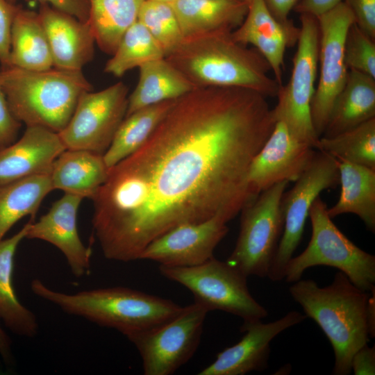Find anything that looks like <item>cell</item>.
<instances>
[{
  "instance_id": "obj_1",
  "label": "cell",
  "mask_w": 375,
  "mask_h": 375,
  "mask_svg": "<svg viewBox=\"0 0 375 375\" xmlns=\"http://www.w3.org/2000/svg\"><path fill=\"white\" fill-rule=\"evenodd\" d=\"M266 98L246 88L205 87L175 99L146 142L109 169L92 199L103 256L139 260L174 227L233 219L253 199L249 168L276 123Z\"/></svg>"
},
{
  "instance_id": "obj_2",
  "label": "cell",
  "mask_w": 375,
  "mask_h": 375,
  "mask_svg": "<svg viewBox=\"0 0 375 375\" xmlns=\"http://www.w3.org/2000/svg\"><path fill=\"white\" fill-rule=\"evenodd\" d=\"M165 58L197 88H242L276 97L280 87L265 58L234 41L231 32L184 38Z\"/></svg>"
},
{
  "instance_id": "obj_3",
  "label": "cell",
  "mask_w": 375,
  "mask_h": 375,
  "mask_svg": "<svg viewBox=\"0 0 375 375\" xmlns=\"http://www.w3.org/2000/svg\"><path fill=\"white\" fill-rule=\"evenodd\" d=\"M289 292L328 339L335 357L333 374H351L353 355L370 338L366 315L370 292L358 288L340 271L328 286L300 279Z\"/></svg>"
},
{
  "instance_id": "obj_4",
  "label": "cell",
  "mask_w": 375,
  "mask_h": 375,
  "mask_svg": "<svg viewBox=\"0 0 375 375\" xmlns=\"http://www.w3.org/2000/svg\"><path fill=\"white\" fill-rule=\"evenodd\" d=\"M31 289L37 297L69 315L116 329L124 335L161 324L178 314L183 307L169 299L125 287L65 293L35 278L31 283Z\"/></svg>"
},
{
  "instance_id": "obj_5",
  "label": "cell",
  "mask_w": 375,
  "mask_h": 375,
  "mask_svg": "<svg viewBox=\"0 0 375 375\" xmlns=\"http://www.w3.org/2000/svg\"><path fill=\"white\" fill-rule=\"evenodd\" d=\"M0 85L14 117L26 126L60 133L68 124L80 97L92 85L81 71H44L15 67L0 69Z\"/></svg>"
},
{
  "instance_id": "obj_6",
  "label": "cell",
  "mask_w": 375,
  "mask_h": 375,
  "mask_svg": "<svg viewBox=\"0 0 375 375\" xmlns=\"http://www.w3.org/2000/svg\"><path fill=\"white\" fill-rule=\"evenodd\" d=\"M326 203L318 197L308 217L312 233L307 247L288 261L284 279L294 283L315 266L338 269L358 288L370 292L375 288V256L353 243L335 225Z\"/></svg>"
},
{
  "instance_id": "obj_7",
  "label": "cell",
  "mask_w": 375,
  "mask_h": 375,
  "mask_svg": "<svg viewBox=\"0 0 375 375\" xmlns=\"http://www.w3.org/2000/svg\"><path fill=\"white\" fill-rule=\"evenodd\" d=\"M166 278L188 289L194 301L208 311L222 310L240 317L243 322L262 320L268 311L250 293L247 276L226 261L214 256L194 266L159 265Z\"/></svg>"
},
{
  "instance_id": "obj_8",
  "label": "cell",
  "mask_w": 375,
  "mask_h": 375,
  "mask_svg": "<svg viewBox=\"0 0 375 375\" xmlns=\"http://www.w3.org/2000/svg\"><path fill=\"white\" fill-rule=\"evenodd\" d=\"M288 183L262 191L240 211L239 235L226 261L247 277L268 276L283 231L281 201Z\"/></svg>"
},
{
  "instance_id": "obj_9",
  "label": "cell",
  "mask_w": 375,
  "mask_h": 375,
  "mask_svg": "<svg viewBox=\"0 0 375 375\" xmlns=\"http://www.w3.org/2000/svg\"><path fill=\"white\" fill-rule=\"evenodd\" d=\"M299 15L300 31L291 75L285 85H280L272 110L276 121H283L295 138L316 149L319 137L312 121L311 103L317 76L319 30L316 17Z\"/></svg>"
},
{
  "instance_id": "obj_10",
  "label": "cell",
  "mask_w": 375,
  "mask_h": 375,
  "mask_svg": "<svg viewBox=\"0 0 375 375\" xmlns=\"http://www.w3.org/2000/svg\"><path fill=\"white\" fill-rule=\"evenodd\" d=\"M208 310L194 302L172 319L125 335L138 351L145 375H170L188 362L201 340Z\"/></svg>"
},
{
  "instance_id": "obj_11",
  "label": "cell",
  "mask_w": 375,
  "mask_h": 375,
  "mask_svg": "<svg viewBox=\"0 0 375 375\" xmlns=\"http://www.w3.org/2000/svg\"><path fill=\"white\" fill-rule=\"evenodd\" d=\"M339 181L337 159L318 150L294 185L284 192L283 231L267 276L271 281L284 279L286 265L301 240L312 204L323 190L335 188Z\"/></svg>"
},
{
  "instance_id": "obj_12",
  "label": "cell",
  "mask_w": 375,
  "mask_h": 375,
  "mask_svg": "<svg viewBox=\"0 0 375 375\" xmlns=\"http://www.w3.org/2000/svg\"><path fill=\"white\" fill-rule=\"evenodd\" d=\"M127 86L117 82L79 98L67 126L58 135L66 149L87 150L103 155L126 117Z\"/></svg>"
},
{
  "instance_id": "obj_13",
  "label": "cell",
  "mask_w": 375,
  "mask_h": 375,
  "mask_svg": "<svg viewBox=\"0 0 375 375\" xmlns=\"http://www.w3.org/2000/svg\"><path fill=\"white\" fill-rule=\"evenodd\" d=\"M317 18L319 30V78L311 103V117L315 132L320 138L347 79L349 69L344 60V42L355 19L343 1Z\"/></svg>"
},
{
  "instance_id": "obj_14",
  "label": "cell",
  "mask_w": 375,
  "mask_h": 375,
  "mask_svg": "<svg viewBox=\"0 0 375 375\" xmlns=\"http://www.w3.org/2000/svg\"><path fill=\"white\" fill-rule=\"evenodd\" d=\"M315 153L313 147L295 138L283 121H276L249 168L248 184L251 197L256 198L277 183L297 181Z\"/></svg>"
},
{
  "instance_id": "obj_15",
  "label": "cell",
  "mask_w": 375,
  "mask_h": 375,
  "mask_svg": "<svg viewBox=\"0 0 375 375\" xmlns=\"http://www.w3.org/2000/svg\"><path fill=\"white\" fill-rule=\"evenodd\" d=\"M227 222L219 217L179 225L151 242L139 260L160 265L190 267L213 257L217 244L228 231Z\"/></svg>"
},
{
  "instance_id": "obj_16",
  "label": "cell",
  "mask_w": 375,
  "mask_h": 375,
  "mask_svg": "<svg viewBox=\"0 0 375 375\" xmlns=\"http://www.w3.org/2000/svg\"><path fill=\"white\" fill-rule=\"evenodd\" d=\"M306 319L305 314L292 310L269 323H262L261 320L243 322L240 331L244 335L241 340L219 352L216 359L198 374L244 375L253 371H264L268 367L272 340Z\"/></svg>"
},
{
  "instance_id": "obj_17",
  "label": "cell",
  "mask_w": 375,
  "mask_h": 375,
  "mask_svg": "<svg viewBox=\"0 0 375 375\" xmlns=\"http://www.w3.org/2000/svg\"><path fill=\"white\" fill-rule=\"evenodd\" d=\"M83 199L65 193L36 222H30L27 239L47 242L64 255L74 276L90 272L92 251L81 241L77 228V213Z\"/></svg>"
},
{
  "instance_id": "obj_18",
  "label": "cell",
  "mask_w": 375,
  "mask_h": 375,
  "mask_svg": "<svg viewBox=\"0 0 375 375\" xmlns=\"http://www.w3.org/2000/svg\"><path fill=\"white\" fill-rule=\"evenodd\" d=\"M299 31L293 22L283 24L277 20L262 0H249L246 17L231 32V38L241 44L253 46L267 61L275 80L281 85L285 51L297 43Z\"/></svg>"
},
{
  "instance_id": "obj_19",
  "label": "cell",
  "mask_w": 375,
  "mask_h": 375,
  "mask_svg": "<svg viewBox=\"0 0 375 375\" xmlns=\"http://www.w3.org/2000/svg\"><path fill=\"white\" fill-rule=\"evenodd\" d=\"M65 149L58 133L42 126H26L18 140L0 150V185L49 174Z\"/></svg>"
},
{
  "instance_id": "obj_20",
  "label": "cell",
  "mask_w": 375,
  "mask_h": 375,
  "mask_svg": "<svg viewBox=\"0 0 375 375\" xmlns=\"http://www.w3.org/2000/svg\"><path fill=\"white\" fill-rule=\"evenodd\" d=\"M39 16L45 30L53 67L81 71L94 56L95 40L88 22L40 3Z\"/></svg>"
},
{
  "instance_id": "obj_21",
  "label": "cell",
  "mask_w": 375,
  "mask_h": 375,
  "mask_svg": "<svg viewBox=\"0 0 375 375\" xmlns=\"http://www.w3.org/2000/svg\"><path fill=\"white\" fill-rule=\"evenodd\" d=\"M184 38L232 32L243 22L248 2L175 0L171 3Z\"/></svg>"
},
{
  "instance_id": "obj_22",
  "label": "cell",
  "mask_w": 375,
  "mask_h": 375,
  "mask_svg": "<svg viewBox=\"0 0 375 375\" xmlns=\"http://www.w3.org/2000/svg\"><path fill=\"white\" fill-rule=\"evenodd\" d=\"M108 172L103 155L65 149L54 161L49 176L53 190L92 199L106 181Z\"/></svg>"
},
{
  "instance_id": "obj_23",
  "label": "cell",
  "mask_w": 375,
  "mask_h": 375,
  "mask_svg": "<svg viewBox=\"0 0 375 375\" xmlns=\"http://www.w3.org/2000/svg\"><path fill=\"white\" fill-rule=\"evenodd\" d=\"M373 118H375V78L350 69L321 137L335 136Z\"/></svg>"
},
{
  "instance_id": "obj_24",
  "label": "cell",
  "mask_w": 375,
  "mask_h": 375,
  "mask_svg": "<svg viewBox=\"0 0 375 375\" xmlns=\"http://www.w3.org/2000/svg\"><path fill=\"white\" fill-rule=\"evenodd\" d=\"M341 185L336 203L327 209L331 218L345 213L358 216L366 228L375 232V170L337 159Z\"/></svg>"
},
{
  "instance_id": "obj_25",
  "label": "cell",
  "mask_w": 375,
  "mask_h": 375,
  "mask_svg": "<svg viewBox=\"0 0 375 375\" xmlns=\"http://www.w3.org/2000/svg\"><path fill=\"white\" fill-rule=\"evenodd\" d=\"M138 83L128 96L126 116L153 104L176 99L197 87L165 58L140 67Z\"/></svg>"
},
{
  "instance_id": "obj_26",
  "label": "cell",
  "mask_w": 375,
  "mask_h": 375,
  "mask_svg": "<svg viewBox=\"0 0 375 375\" xmlns=\"http://www.w3.org/2000/svg\"><path fill=\"white\" fill-rule=\"evenodd\" d=\"M29 224L10 238L0 240V319L14 333L32 338L38 332L37 317L17 299L12 281L15 255L26 237Z\"/></svg>"
},
{
  "instance_id": "obj_27",
  "label": "cell",
  "mask_w": 375,
  "mask_h": 375,
  "mask_svg": "<svg viewBox=\"0 0 375 375\" xmlns=\"http://www.w3.org/2000/svg\"><path fill=\"white\" fill-rule=\"evenodd\" d=\"M10 67L44 71L53 67L48 38L39 14L19 6L10 38Z\"/></svg>"
},
{
  "instance_id": "obj_28",
  "label": "cell",
  "mask_w": 375,
  "mask_h": 375,
  "mask_svg": "<svg viewBox=\"0 0 375 375\" xmlns=\"http://www.w3.org/2000/svg\"><path fill=\"white\" fill-rule=\"evenodd\" d=\"M144 0H88V23L95 42L112 55L124 33L138 21Z\"/></svg>"
},
{
  "instance_id": "obj_29",
  "label": "cell",
  "mask_w": 375,
  "mask_h": 375,
  "mask_svg": "<svg viewBox=\"0 0 375 375\" xmlns=\"http://www.w3.org/2000/svg\"><path fill=\"white\" fill-rule=\"evenodd\" d=\"M52 190L49 174L0 185V240L19 220L28 215L33 217Z\"/></svg>"
},
{
  "instance_id": "obj_30",
  "label": "cell",
  "mask_w": 375,
  "mask_h": 375,
  "mask_svg": "<svg viewBox=\"0 0 375 375\" xmlns=\"http://www.w3.org/2000/svg\"><path fill=\"white\" fill-rule=\"evenodd\" d=\"M174 100L142 108L125 117L103 155L108 169L133 153L146 142Z\"/></svg>"
},
{
  "instance_id": "obj_31",
  "label": "cell",
  "mask_w": 375,
  "mask_h": 375,
  "mask_svg": "<svg viewBox=\"0 0 375 375\" xmlns=\"http://www.w3.org/2000/svg\"><path fill=\"white\" fill-rule=\"evenodd\" d=\"M104 72L116 77L143 64L165 58L161 46L138 20L130 26L121 38Z\"/></svg>"
},
{
  "instance_id": "obj_32",
  "label": "cell",
  "mask_w": 375,
  "mask_h": 375,
  "mask_svg": "<svg viewBox=\"0 0 375 375\" xmlns=\"http://www.w3.org/2000/svg\"><path fill=\"white\" fill-rule=\"evenodd\" d=\"M316 149L375 170V118L335 136L320 137Z\"/></svg>"
},
{
  "instance_id": "obj_33",
  "label": "cell",
  "mask_w": 375,
  "mask_h": 375,
  "mask_svg": "<svg viewBox=\"0 0 375 375\" xmlns=\"http://www.w3.org/2000/svg\"><path fill=\"white\" fill-rule=\"evenodd\" d=\"M138 20L161 46L165 56L184 38L171 3L144 0L140 7Z\"/></svg>"
},
{
  "instance_id": "obj_34",
  "label": "cell",
  "mask_w": 375,
  "mask_h": 375,
  "mask_svg": "<svg viewBox=\"0 0 375 375\" xmlns=\"http://www.w3.org/2000/svg\"><path fill=\"white\" fill-rule=\"evenodd\" d=\"M344 60L349 70H356L375 78V39L355 23L346 35Z\"/></svg>"
},
{
  "instance_id": "obj_35",
  "label": "cell",
  "mask_w": 375,
  "mask_h": 375,
  "mask_svg": "<svg viewBox=\"0 0 375 375\" xmlns=\"http://www.w3.org/2000/svg\"><path fill=\"white\" fill-rule=\"evenodd\" d=\"M19 6L0 0V65L1 69L10 67L11 29Z\"/></svg>"
},
{
  "instance_id": "obj_36",
  "label": "cell",
  "mask_w": 375,
  "mask_h": 375,
  "mask_svg": "<svg viewBox=\"0 0 375 375\" xmlns=\"http://www.w3.org/2000/svg\"><path fill=\"white\" fill-rule=\"evenodd\" d=\"M351 11L355 24L375 39V0H342Z\"/></svg>"
},
{
  "instance_id": "obj_37",
  "label": "cell",
  "mask_w": 375,
  "mask_h": 375,
  "mask_svg": "<svg viewBox=\"0 0 375 375\" xmlns=\"http://www.w3.org/2000/svg\"><path fill=\"white\" fill-rule=\"evenodd\" d=\"M21 125L10 111L0 85V150L16 140Z\"/></svg>"
},
{
  "instance_id": "obj_38",
  "label": "cell",
  "mask_w": 375,
  "mask_h": 375,
  "mask_svg": "<svg viewBox=\"0 0 375 375\" xmlns=\"http://www.w3.org/2000/svg\"><path fill=\"white\" fill-rule=\"evenodd\" d=\"M351 367L355 375H374L375 347L366 344L358 349L353 355Z\"/></svg>"
},
{
  "instance_id": "obj_39",
  "label": "cell",
  "mask_w": 375,
  "mask_h": 375,
  "mask_svg": "<svg viewBox=\"0 0 375 375\" xmlns=\"http://www.w3.org/2000/svg\"><path fill=\"white\" fill-rule=\"evenodd\" d=\"M14 3L16 0H8ZM40 3H46L51 6L68 13L81 22H88L89 19L88 0H39Z\"/></svg>"
},
{
  "instance_id": "obj_40",
  "label": "cell",
  "mask_w": 375,
  "mask_h": 375,
  "mask_svg": "<svg viewBox=\"0 0 375 375\" xmlns=\"http://www.w3.org/2000/svg\"><path fill=\"white\" fill-rule=\"evenodd\" d=\"M342 1V0H299L292 11L299 15L308 14L317 17Z\"/></svg>"
},
{
  "instance_id": "obj_41",
  "label": "cell",
  "mask_w": 375,
  "mask_h": 375,
  "mask_svg": "<svg viewBox=\"0 0 375 375\" xmlns=\"http://www.w3.org/2000/svg\"><path fill=\"white\" fill-rule=\"evenodd\" d=\"M272 15L283 24L292 21L289 18L291 11L299 0H262Z\"/></svg>"
},
{
  "instance_id": "obj_42",
  "label": "cell",
  "mask_w": 375,
  "mask_h": 375,
  "mask_svg": "<svg viewBox=\"0 0 375 375\" xmlns=\"http://www.w3.org/2000/svg\"><path fill=\"white\" fill-rule=\"evenodd\" d=\"M367 320L370 338L375 336V288L370 292L367 304Z\"/></svg>"
},
{
  "instance_id": "obj_43",
  "label": "cell",
  "mask_w": 375,
  "mask_h": 375,
  "mask_svg": "<svg viewBox=\"0 0 375 375\" xmlns=\"http://www.w3.org/2000/svg\"><path fill=\"white\" fill-rule=\"evenodd\" d=\"M0 354L7 362H10L12 359L11 340L0 324Z\"/></svg>"
},
{
  "instance_id": "obj_44",
  "label": "cell",
  "mask_w": 375,
  "mask_h": 375,
  "mask_svg": "<svg viewBox=\"0 0 375 375\" xmlns=\"http://www.w3.org/2000/svg\"><path fill=\"white\" fill-rule=\"evenodd\" d=\"M219 1H227L233 2H248L249 0H219Z\"/></svg>"
},
{
  "instance_id": "obj_45",
  "label": "cell",
  "mask_w": 375,
  "mask_h": 375,
  "mask_svg": "<svg viewBox=\"0 0 375 375\" xmlns=\"http://www.w3.org/2000/svg\"><path fill=\"white\" fill-rule=\"evenodd\" d=\"M153 1H161V2L168 3H172L175 0H153Z\"/></svg>"
}]
</instances>
